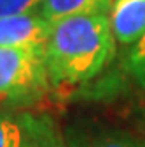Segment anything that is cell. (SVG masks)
Here are the masks:
<instances>
[{
	"mask_svg": "<svg viewBox=\"0 0 145 147\" xmlns=\"http://www.w3.org/2000/svg\"><path fill=\"white\" fill-rule=\"evenodd\" d=\"M115 39L108 14L74 16L51 25L46 46L49 77L54 84L95 77L112 60Z\"/></svg>",
	"mask_w": 145,
	"mask_h": 147,
	"instance_id": "obj_1",
	"label": "cell"
},
{
	"mask_svg": "<svg viewBox=\"0 0 145 147\" xmlns=\"http://www.w3.org/2000/svg\"><path fill=\"white\" fill-rule=\"evenodd\" d=\"M46 51L0 47V105L28 103L49 89Z\"/></svg>",
	"mask_w": 145,
	"mask_h": 147,
	"instance_id": "obj_2",
	"label": "cell"
},
{
	"mask_svg": "<svg viewBox=\"0 0 145 147\" xmlns=\"http://www.w3.org/2000/svg\"><path fill=\"white\" fill-rule=\"evenodd\" d=\"M51 23L39 12L0 16V47H28L46 51Z\"/></svg>",
	"mask_w": 145,
	"mask_h": 147,
	"instance_id": "obj_3",
	"label": "cell"
},
{
	"mask_svg": "<svg viewBox=\"0 0 145 147\" xmlns=\"http://www.w3.org/2000/svg\"><path fill=\"white\" fill-rule=\"evenodd\" d=\"M108 16L114 39L122 46H135L145 33V0H114Z\"/></svg>",
	"mask_w": 145,
	"mask_h": 147,
	"instance_id": "obj_4",
	"label": "cell"
},
{
	"mask_svg": "<svg viewBox=\"0 0 145 147\" xmlns=\"http://www.w3.org/2000/svg\"><path fill=\"white\" fill-rule=\"evenodd\" d=\"M114 0H42L39 12L52 25L74 16L108 14Z\"/></svg>",
	"mask_w": 145,
	"mask_h": 147,
	"instance_id": "obj_5",
	"label": "cell"
},
{
	"mask_svg": "<svg viewBox=\"0 0 145 147\" xmlns=\"http://www.w3.org/2000/svg\"><path fill=\"white\" fill-rule=\"evenodd\" d=\"M23 121L26 128V147H68L49 116L23 114Z\"/></svg>",
	"mask_w": 145,
	"mask_h": 147,
	"instance_id": "obj_6",
	"label": "cell"
},
{
	"mask_svg": "<svg viewBox=\"0 0 145 147\" xmlns=\"http://www.w3.org/2000/svg\"><path fill=\"white\" fill-rule=\"evenodd\" d=\"M0 147H26V128L21 116L0 110Z\"/></svg>",
	"mask_w": 145,
	"mask_h": 147,
	"instance_id": "obj_7",
	"label": "cell"
},
{
	"mask_svg": "<svg viewBox=\"0 0 145 147\" xmlns=\"http://www.w3.org/2000/svg\"><path fill=\"white\" fill-rule=\"evenodd\" d=\"M126 67L142 84H145V33L135 46H131L126 58Z\"/></svg>",
	"mask_w": 145,
	"mask_h": 147,
	"instance_id": "obj_8",
	"label": "cell"
},
{
	"mask_svg": "<svg viewBox=\"0 0 145 147\" xmlns=\"http://www.w3.org/2000/svg\"><path fill=\"white\" fill-rule=\"evenodd\" d=\"M42 0H0V16L25 14L39 11Z\"/></svg>",
	"mask_w": 145,
	"mask_h": 147,
	"instance_id": "obj_9",
	"label": "cell"
},
{
	"mask_svg": "<svg viewBox=\"0 0 145 147\" xmlns=\"http://www.w3.org/2000/svg\"><path fill=\"white\" fill-rule=\"evenodd\" d=\"M93 147H145V142L130 135L115 133V135H105L98 138L93 144Z\"/></svg>",
	"mask_w": 145,
	"mask_h": 147,
	"instance_id": "obj_10",
	"label": "cell"
}]
</instances>
